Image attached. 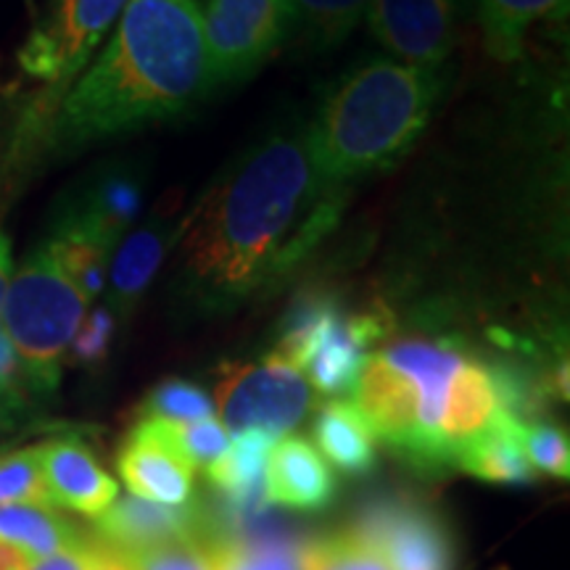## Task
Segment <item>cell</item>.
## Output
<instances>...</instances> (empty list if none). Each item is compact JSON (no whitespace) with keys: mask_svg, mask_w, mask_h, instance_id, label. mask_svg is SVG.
Returning <instances> with one entry per match:
<instances>
[{"mask_svg":"<svg viewBox=\"0 0 570 570\" xmlns=\"http://www.w3.org/2000/svg\"><path fill=\"white\" fill-rule=\"evenodd\" d=\"M518 425L520 420L499 410L494 423L460 449L454 468L487 483H533L537 470L529 465L518 444Z\"/></svg>","mask_w":570,"mask_h":570,"instance_id":"ac0fdd59","label":"cell"},{"mask_svg":"<svg viewBox=\"0 0 570 570\" xmlns=\"http://www.w3.org/2000/svg\"><path fill=\"white\" fill-rule=\"evenodd\" d=\"M173 420V423H194V420L214 417V402L196 383L169 377L151 389L140 404V420Z\"/></svg>","mask_w":570,"mask_h":570,"instance_id":"4316f807","label":"cell"},{"mask_svg":"<svg viewBox=\"0 0 570 570\" xmlns=\"http://www.w3.org/2000/svg\"><path fill=\"white\" fill-rule=\"evenodd\" d=\"M320 452L346 475H365L375 465V436L365 415L348 399H333L315 417Z\"/></svg>","mask_w":570,"mask_h":570,"instance_id":"ffe728a7","label":"cell"},{"mask_svg":"<svg viewBox=\"0 0 570 570\" xmlns=\"http://www.w3.org/2000/svg\"><path fill=\"white\" fill-rule=\"evenodd\" d=\"M304 570H389L354 533L338 531L304 544Z\"/></svg>","mask_w":570,"mask_h":570,"instance_id":"4dcf8cb0","label":"cell"},{"mask_svg":"<svg viewBox=\"0 0 570 570\" xmlns=\"http://www.w3.org/2000/svg\"><path fill=\"white\" fill-rule=\"evenodd\" d=\"M127 0H48L19 48V67L32 80L61 85L80 71Z\"/></svg>","mask_w":570,"mask_h":570,"instance_id":"ba28073f","label":"cell"},{"mask_svg":"<svg viewBox=\"0 0 570 570\" xmlns=\"http://www.w3.org/2000/svg\"><path fill=\"white\" fill-rule=\"evenodd\" d=\"M214 537H196L169 541V544L151 547V550L119 554L125 570H214Z\"/></svg>","mask_w":570,"mask_h":570,"instance_id":"f1b7e54d","label":"cell"},{"mask_svg":"<svg viewBox=\"0 0 570 570\" xmlns=\"http://www.w3.org/2000/svg\"><path fill=\"white\" fill-rule=\"evenodd\" d=\"M0 504H40L56 508L48 494L38 446L0 452Z\"/></svg>","mask_w":570,"mask_h":570,"instance_id":"d4e9b609","label":"cell"},{"mask_svg":"<svg viewBox=\"0 0 570 570\" xmlns=\"http://www.w3.org/2000/svg\"><path fill=\"white\" fill-rule=\"evenodd\" d=\"M444 71L370 61L336 85L306 130L325 190L386 169L415 146L444 92Z\"/></svg>","mask_w":570,"mask_h":570,"instance_id":"277c9868","label":"cell"},{"mask_svg":"<svg viewBox=\"0 0 570 570\" xmlns=\"http://www.w3.org/2000/svg\"><path fill=\"white\" fill-rule=\"evenodd\" d=\"M265 494L277 508L317 512L336 497V475L309 441L291 433L269 452Z\"/></svg>","mask_w":570,"mask_h":570,"instance_id":"2e32d148","label":"cell"},{"mask_svg":"<svg viewBox=\"0 0 570 570\" xmlns=\"http://www.w3.org/2000/svg\"><path fill=\"white\" fill-rule=\"evenodd\" d=\"M114 309L111 306H98L90 315H85L82 325L77 327L75 338H71L69 352L71 360L80 365H96V362L106 360L114 338Z\"/></svg>","mask_w":570,"mask_h":570,"instance_id":"d6a6232c","label":"cell"},{"mask_svg":"<svg viewBox=\"0 0 570 570\" xmlns=\"http://www.w3.org/2000/svg\"><path fill=\"white\" fill-rule=\"evenodd\" d=\"M389 570H458V550L444 518L412 497L367 504L346 529Z\"/></svg>","mask_w":570,"mask_h":570,"instance_id":"52a82bcc","label":"cell"},{"mask_svg":"<svg viewBox=\"0 0 570 570\" xmlns=\"http://www.w3.org/2000/svg\"><path fill=\"white\" fill-rule=\"evenodd\" d=\"M48 494L59 510L96 520L117 502L119 483L106 473L92 449L80 439L61 436L38 444Z\"/></svg>","mask_w":570,"mask_h":570,"instance_id":"5bb4252c","label":"cell"},{"mask_svg":"<svg viewBox=\"0 0 570 570\" xmlns=\"http://www.w3.org/2000/svg\"><path fill=\"white\" fill-rule=\"evenodd\" d=\"M209 90L198 0H127L117 32L63 98L51 142L77 151L177 117Z\"/></svg>","mask_w":570,"mask_h":570,"instance_id":"7a4b0ae2","label":"cell"},{"mask_svg":"<svg viewBox=\"0 0 570 570\" xmlns=\"http://www.w3.org/2000/svg\"><path fill=\"white\" fill-rule=\"evenodd\" d=\"M214 399L230 433L265 431L275 439L294 431L315 407V391L302 370L277 354L262 362L225 365Z\"/></svg>","mask_w":570,"mask_h":570,"instance_id":"8992f818","label":"cell"},{"mask_svg":"<svg viewBox=\"0 0 570 570\" xmlns=\"http://www.w3.org/2000/svg\"><path fill=\"white\" fill-rule=\"evenodd\" d=\"M156 423L169 444L194 468H209L214 460L223 458L233 441V433L217 417L194 420V423H173V420H156Z\"/></svg>","mask_w":570,"mask_h":570,"instance_id":"484cf974","label":"cell"},{"mask_svg":"<svg viewBox=\"0 0 570 570\" xmlns=\"http://www.w3.org/2000/svg\"><path fill=\"white\" fill-rule=\"evenodd\" d=\"M88 525L77 523L67 510L40 508V504H0V547L24 554V558H48V554L75 550L92 541Z\"/></svg>","mask_w":570,"mask_h":570,"instance_id":"e0dca14e","label":"cell"},{"mask_svg":"<svg viewBox=\"0 0 570 570\" xmlns=\"http://www.w3.org/2000/svg\"><path fill=\"white\" fill-rule=\"evenodd\" d=\"M373 0H288L291 30L315 48H333L360 24Z\"/></svg>","mask_w":570,"mask_h":570,"instance_id":"603a6c76","label":"cell"},{"mask_svg":"<svg viewBox=\"0 0 570 570\" xmlns=\"http://www.w3.org/2000/svg\"><path fill=\"white\" fill-rule=\"evenodd\" d=\"M497 570H508V568H497Z\"/></svg>","mask_w":570,"mask_h":570,"instance_id":"e575fe53","label":"cell"},{"mask_svg":"<svg viewBox=\"0 0 570 570\" xmlns=\"http://www.w3.org/2000/svg\"><path fill=\"white\" fill-rule=\"evenodd\" d=\"M491 59L510 63L523 56L525 35L537 21L558 17L568 0H475Z\"/></svg>","mask_w":570,"mask_h":570,"instance_id":"44dd1931","label":"cell"},{"mask_svg":"<svg viewBox=\"0 0 570 570\" xmlns=\"http://www.w3.org/2000/svg\"><path fill=\"white\" fill-rule=\"evenodd\" d=\"M202 17L212 88L252 77L291 32L288 0H209Z\"/></svg>","mask_w":570,"mask_h":570,"instance_id":"9c48e42d","label":"cell"},{"mask_svg":"<svg viewBox=\"0 0 570 570\" xmlns=\"http://www.w3.org/2000/svg\"><path fill=\"white\" fill-rule=\"evenodd\" d=\"M323 194L306 132L262 140L183 219L177 294L202 312H225L273 283L283 248Z\"/></svg>","mask_w":570,"mask_h":570,"instance_id":"6da1fadb","label":"cell"},{"mask_svg":"<svg viewBox=\"0 0 570 570\" xmlns=\"http://www.w3.org/2000/svg\"><path fill=\"white\" fill-rule=\"evenodd\" d=\"M458 0H373V38L410 67L441 69L458 42Z\"/></svg>","mask_w":570,"mask_h":570,"instance_id":"30bf717a","label":"cell"},{"mask_svg":"<svg viewBox=\"0 0 570 570\" xmlns=\"http://www.w3.org/2000/svg\"><path fill=\"white\" fill-rule=\"evenodd\" d=\"M142 209V183L132 169L114 167L98 173L90 183L77 190L75 198L63 206L53 227L85 233L117 246Z\"/></svg>","mask_w":570,"mask_h":570,"instance_id":"9a60e30c","label":"cell"},{"mask_svg":"<svg viewBox=\"0 0 570 570\" xmlns=\"http://www.w3.org/2000/svg\"><path fill=\"white\" fill-rule=\"evenodd\" d=\"M32 389L27 383L24 370L17 352H13L6 331H0V431L11 428L30 404Z\"/></svg>","mask_w":570,"mask_h":570,"instance_id":"1f68e13d","label":"cell"},{"mask_svg":"<svg viewBox=\"0 0 570 570\" xmlns=\"http://www.w3.org/2000/svg\"><path fill=\"white\" fill-rule=\"evenodd\" d=\"M354 396L373 436L431 473L454 468L502 410L491 365L452 336H396L373 348Z\"/></svg>","mask_w":570,"mask_h":570,"instance_id":"3957f363","label":"cell"},{"mask_svg":"<svg viewBox=\"0 0 570 570\" xmlns=\"http://www.w3.org/2000/svg\"><path fill=\"white\" fill-rule=\"evenodd\" d=\"M0 570H125V566L104 541L92 539L88 544L48 558H24L9 547H0Z\"/></svg>","mask_w":570,"mask_h":570,"instance_id":"83f0119b","label":"cell"},{"mask_svg":"<svg viewBox=\"0 0 570 570\" xmlns=\"http://www.w3.org/2000/svg\"><path fill=\"white\" fill-rule=\"evenodd\" d=\"M119 479L132 497L154 504L194 499L196 468L169 444L156 420H138L117 454Z\"/></svg>","mask_w":570,"mask_h":570,"instance_id":"7c38bea8","label":"cell"},{"mask_svg":"<svg viewBox=\"0 0 570 570\" xmlns=\"http://www.w3.org/2000/svg\"><path fill=\"white\" fill-rule=\"evenodd\" d=\"M304 544L288 533L235 531L214 537V570H304Z\"/></svg>","mask_w":570,"mask_h":570,"instance_id":"7402d4cb","label":"cell"},{"mask_svg":"<svg viewBox=\"0 0 570 570\" xmlns=\"http://www.w3.org/2000/svg\"><path fill=\"white\" fill-rule=\"evenodd\" d=\"M341 312L336 298L327 291H304L302 296H296V302L288 306L283 317L281 338H277L275 352L283 356L285 362L302 370L306 354L315 346L320 331L331 323Z\"/></svg>","mask_w":570,"mask_h":570,"instance_id":"cb8c5ba5","label":"cell"},{"mask_svg":"<svg viewBox=\"0 0 570 570\" xmlns=\"http://www.w3.org/2000/svg\"><path fill=\"white\" fill-rule=\"evenodd\" d=\"M389 336V323L375 312L365 315H344V309L327 323L306 354L302 373L312 391L323 396L354 394L362 367L370 352Z\"/></svg>","mask_w":570,"mask_h":570,"instance_id":"4fadbf2b","label":"cell"},{"mask_svg":"<svg viewBox=\"0 0 570 570\" xmlns=\"http://www.w3.org/2000/svg\"><path fill=\"white\" fill-rule=\"evenodd\" d=\"M90 531L117 554L151 550L169 541L209 537L217 531L202 499L185 504H154L138 497H117L104 515L92 520Z\"/></svg>","mask_w":570,"mask_h":570,"instance_id":"8fae6325","label":"cell"},{"mask_svg":"<svg viewBox=\"0 0 570 570\" xmlns=\"http://www.w3.org/2000/svg\"><path fill=\"white\" fill-rule=\"evenodd\" d=\"M180 230V225H177ZM177 230L167 219L154 217L140 230L127 235L111 262V302L117 306H132L146 294L154 275L159 273L164 254L177 240Z\"/></svg>","mask_w":570,"mask_h":570,"instance_id":"d6986e66","label":"cell"},{"mask_svg":"<svg viewBox=\"0 0 570 570\" xmlns=\"http://www.w3.org/2000/svg\"><path fill=\"white\" fill-rule=\"evenodd\" d=\"M13 273V246L11 238L0 230V315H3V302L9 294V283Z\"/></svg>","mask_w":570,"mask_h":570,"instance_id":"836d02e7","label":"cell"},{"mask_svg":"<svg viewBox=\"0 0 570 570\" xmlns=\"http://www.w3.org/2000/svg\"><path fill=\"white\" fill-rule=\"evenodd\" d=\"M88 304L90 298L51 248L42 244L27 254L9 283L0 317L32 394L46 396L59 386L61 360L88 315Z\"/></svg>","mask_w":570,"mask_h":570,"instance_id":"5b68a950","label":"cell"},{"mask_svg":"<svg viewBox=\"0 0 570 570\" xmlns=\"http://www.w3.org/2000/svg\"><path fill=\"white\" fill-rule=\"evenodd\" d=\"M518 444L537 473L552 475L560 481L570 479V444L566 431H560L558 425L544 423V420L520 423Z\"/></svg>","mask_w":570,"mask_h":570,"instance_id":"f546056e","label":"cell"}]
</instances>
